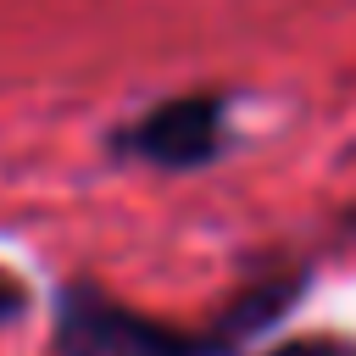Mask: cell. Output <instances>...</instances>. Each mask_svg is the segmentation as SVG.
Here are the masks:
<instances>
[{
	"instance_id": "1",
	"label": "cell",
	"mask_w": 356,
	"mask_h": 356,
	"mask_svg": "<svg viewBox=\"0 0 356 356\" xmlns=\"http://www.w3.org/2000/svg\"><path fill=\"white\" fill-rule=\"evenodd\" d=\"M56 339H61V356H206L211 350L206 339L167 328L145 312H128L100 289H67Z\"/></svg>"
},
{
	"instance_id": "2",
	"label": "cell",
	"mask_w": 356,
	"mask_h": 356,
	"mask_svg": "<svg viewBox=\"0 0 356 356\" xmlns=\"http://www.w3.org/2000/svg\"><path fill=\"white\" fill-rule=\"evenodd\" d=\"M217 139H222V111H217V100H206V95L167 100V106H156V111L128 134V145H134L145 161H156V167H195V161H206V156L217 150Z\"/></svg>"
},
{
	"instance_id": "3",
	"label": "cell",
	"mask_w": 356,
	"mask_h": 356,
	"mask_svg": "<svg viewBox=\"0 0 356 356\" xmlns=\"http://www.w3.org/2000/svg\"><path fill=\"white\" fill-rule=\"evenodd\" d=\"M267 356H356V345L350 339H289V345H278Z\"/></svg>"
},
{
	"instance_id": "4",
	"label": "cell",
	"mask_w": 356,
	"mask_h": 356,
	"mask_svg": "<svg viewBox=\"0 0 356 356\" xmlns=\"http://www.w3.org/2000/svg\"><path fill=\"white\" fill-rule=\"evenodd\" d=\"M17 306H22V289H17L11 278H0V317H11Z\"/></svg>"
}]
</instances>
